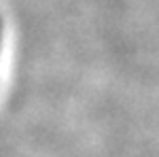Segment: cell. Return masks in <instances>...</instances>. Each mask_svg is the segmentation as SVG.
<instances>
[{"instance_id":"1","label":"cell","mask_w":159,"mask_h":157,"mask_svg":"<svg viewBox=\"0 0 159 157\" xmlns=\"http://www.w3.org/2000/svg\"><path fill=\"white\" fill-rule=\"evenodd\" d=\"M0 45H2V21H0Z\"/></svg>"}]
</instances>
